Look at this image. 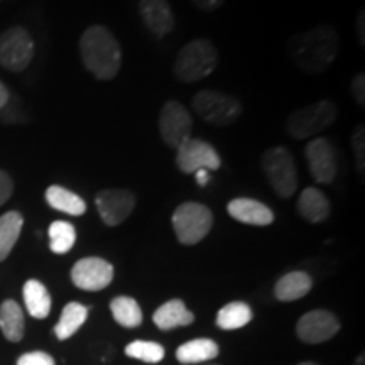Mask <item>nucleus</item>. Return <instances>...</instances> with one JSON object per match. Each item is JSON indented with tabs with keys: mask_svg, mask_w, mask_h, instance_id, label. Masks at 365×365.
Returning a JSON list of instances; mask_svg holds the SVG:
<instances>
[{
	"mask_svg": "<svg viewBox=\"0 0 365 365\" xmlns=\"http://www.w3.org/2000/svg\"><path fill=\"white\" fill-rule=\"evenodd\" d=\"M291 61L308 75H318L331 66L340 48V38L335 27L319 24L313 29L291 36L287 41Z\"/></svg>",
	"mask_w": 365,
	"mask_h": 365,
	"instance_id": "nucleus-1",
	"label": "nucleus"
},
{
	"mask_svg": "<svg viewBox=\"0 0 365 365\" xmlns=\"http://www.w3.org/2000/svg\"><path fill=\"white\" fill-rule=\"evenodd\" d=\"M80 56L83 66L100 81H110L120 71V44L105 26L93 24L83 31L80 38Z\"/></svg>",
	"mask_w": 365,
	"mask_h": 365,
	"instance_id": "nucleus-2",
	"label": "nucleus"
},
{
	"mask_svg": "<svg viewBox=\"0 0 365 365\" xmlns=\"http://www.w3.org/2000/svg\"><path fill=\"white\" fill-rule=\"evenodd\" d=\"M218 53L212 41L193 39L185 44L175 59V76L182 83H196L215 71Z\"/></svg>",
	"mask_w": 365,
	"mask_h": 365,
	"instance_id": "nucleus-3",
	"label": "nucleus"
},
{
	"mask_svg": "<svg viewBox=\"0 0 365 365\" xmlns=\"http://www.w3.org/2000/svg\"><path fill=\"white\" fill-rule=\"evenodd\" d=\"M336 113L339 112L335 103L330 100H319L289 113L286 120V132L298 140L312 139L335 124Z\"/></svg>",
	"mask_w": 365,
	"mask_h": 365,
	"instance_id": "nucleus-4",
	"label": "nucleus"
},
{
	"mask_svg": "<svg viewBox=\"0 0 365 365\" xmlns=\"http://www.w3.org/2000/svg\"><path fill=\"white\" fill-rule=\"evenodd\" d=\"M262 171L274 193L281 198H291L298 188V170L293 154L282 145L267 149L261 159Z\"/></svg>",
	"mask_w": 365,
	"mask_h": 365,
	"instance_id": "nucleus-5",
	"label": "nucleus"
},
{
	"mask_svg": "<svg viewBox=\"0 0 365 365\" xmlns=\"http://www.w3.org/2000/svg\"><path fill=\"white\" fill-rule=\"evenodd\" d=\"M196 115L215 127H227L239 120L242 103L232 95L217 90H202L191 98Z\"/></svg>",
	"mask_w": 365,
	"mask_h": 365,
	"instance_id": "nucleus-6",
	"label": "nucleus"
},
{
	"mask_svg": "<svg viewBox=\"0 0 365 365\" xmlns=\"http://www.w3.org/2000/svg\"><path fill=\"white\" fill-rule=\"evenodd\" d=\"M213 225V213L202 203L186 202L173 213V228L178 242L182 245H196L210 234Z\"/></svg>",
	"mask_w": 365,
	"mask_h": 365,
	"instance_id": "nucleus-7",
	"label": "nucleus"
},
{
	"mask_svg": "<svg viewBox=\"0 0 365 365\" xmlns=\"http://www.w3.org/2000/svg\"><path fill=\"white\" fill-rule=\"evenodd\" d=\"M34 58V41L29 31L16 26L0 36V66L12 73L24 71Z\"/></svg>",
	"mask_w": 365,
	"mask_h": 365,
	"instance_id": "nucleus-8",
	"label": "nucleus"
},
{
	"mask_svg": "<svg viewBox=\"0 0 365 365\" xmlns=\"http://www.w3.org/2000/svg\"><path fill=\"white\" fill-rule=\"evenodd\" d=\"M158 125L163 143L176 150L182 143L191 139L193 117L178 100H168L159 112Z\"/></svg>",
	"mask_w": 365,
	"mask_h": 365,
	"instance_id": "nucleus-9",
	"label": "nucleus"
},
{
	"mask_svg": "<svg viewBox=\"0 0 365 365\" xmlns=\"http://www.w3.org/2000/svg\"><path fill=\"white\" fill-rule=\"evenodd\" d=\"M176 166L185 175H195L198 170H218L222 166V159L212 144L191 137L176 149Z\"/></svg>",
	"mask_w": 365,
	"mask_h": 365,
	"instance_id": "nucleus-10",
	"label": "nucleus"
},
{
	"mask_svg": "<svg viewBox=\"0 0 365 365\" xmlns=\"http://www.w3.org/2000/svg\"><path fill=\"white\" fill-rule=\"evenodd\" d=\"M309 175L318 185H331L336 178V154L331 140L314 137L304 149Z\"/></svg>",
	"mask_w": 365,
	"mask_h": 365,
	"instance_id": "nucleus-11",
	"label": "nucleus"
},
{
	"mask_svg": "<svg viewBox=\"0 0 365 365\" xmlns=\"http://www.w3.org/2000/svg\"><path fill=\"white\" fill-rule=\"evenodd\" d=\"M98 215L105 225L117 227L124 223L135 208V195L130 190H102L95 198Z\"/></svg>",
	"mask_w": 365,
	"mask_h": 365,
	"instance_id": "nucleus-12",
	"label": "nucleus"
},
{
	"mask_svg": "<svg viewBox=\"0 0 365 365\" xmlns=\"http://www.w3.org/2000/svg\"><path fill=\"white\" fill-rule=\"evenodd\" d=\"M113 279V266L102 257L80 259L71 269L73 284L83 291H102Z\"/></svg>",
	"mask_w": 365,
	"mask_h": 365,
	"instance_id": "nucleus-13",
	"label": "nucleus"
},
{
	"mask_svg": "<svg viewBox=\"0 0 365 365\" xmlns=\"http://www.w3.org/2000/svg\"><path fill=\"white\" fill-rule=\"evenodd\" d=\"M340 330V322L335 314L327 309H313L299 318L296 331L304 344H323L331 336H335Z\"/></svg>",
	"mask_w": 365,
	"mask_h": 365,
	"instance_id": "nucleus-14",
	"label": "nucleus"
},
{
	"mask_svg": "<svg viewBox=\"0 0 365 365\" xmlns=\"http://www.w3.org/2000/svg\"><path fill=\"white\" fill-rule=\"evenodd\" d=\"M139 16L144 26L158 38H164L175 29V14L168 0H139Z\"/></svg>",
	"mask_w": 365,
	"mask_h": 365,
	"instance_id": "nucleus-15",
	"label": "nucleus"
},
{
	"mask_svg": "<svg viewBox=\"0 0 365 365\" xmlns=\"http://www.w3.org/2000/svg\"><path fill=\"white\" fill-rule=\"evenodd\" d=\"M227 212L234 220L254 227H267L274 222L272 210L257 200L235 198L227 205Z\"/></svg>",
	"mask_w": 365,
	"mask_h": 365,
	"instance_id": "nucleus-16",
	"label": "nucleus"
},
{
	"mask_svg": "<svg viewBox=\"0 0 365 365\" xmlns=\"http://www.w3.org/2000/svg\"><path fill=\"white\" fill-rule=\"evenodd\" d=\"M153 322L159 330L168 331L173 328L188 327L195 322V314L186 308L181 299H171L159 307L153 314Z\"/></svg>",
	"mask_w": 365,
	"mask_h": 365,
	"instance_id": "nucleus-17",
	"label": "nucleus"
},
{
	"mask_svg": "<svg viewBox=\"0 0 365 365\" xmlns=\"http://www.w3.org/2000/svg\"><path fill=\"white\" fill-rule=\"evenodd\" d=\"M298 212L309 223L325 222L328 215H330V202H328L327 195L323 191L309 186V188H304L303 193L299 195Z\"/></svg>",
	"mask_w": 365,
	"mask_h": 365,
	"instance_id": "nucleus-18",
	"label": "nucleus"
},
{
	"mask_svg": "<svg viewBox=\"0 0 365 365\" xmlns=\"http://www.w3.org/2000/svg\"><path fill=\"white\" fill-rule=\"evenodd\" d=\"M313 287V279L303 271L287 272L276 282L274 294L279 301H296L304 298Z\"/></svg>",
	"mask_w": 365,
	"mask_h": 365,
	"instance_id": "nucleus-19",
	"label": "nucleus"
},
{
	"mask_svg": "<svg viewBox=\"0 0 365 365\" xmlns=\"http://www.w3.org/2000/svg\"><path fill=\"white\" fill-rule=\"evenodd\" d=\"M22 294H24L26 309L31 317L36 319L48 318V314L51 313V294L43 282L38 279L26 281Z\"/></svg>",
	"mask_w": 365,
	"mask_h": 365,
	"instance_id": "nucleus-20",
	"label": "nucleus"
},
{
	"mask_svg": "<svg viewBox=\"0 0 365 365\" xmlns=\"http://www.w3.org/2000/svg\"><path fill=\"white\" fill-rule=\"evenodd\" d=\"M46 202L58 212L68 213L71 217H81L86 212L85 200L63 186L53 185L46 190Z\"/></svg>",
	"mask_w": 365,
	"mask_h": 365,
	"instance_id": "nucleus-21",
	"label": "nucleus"
},
{
	"mask_svg": "<svg viewBox=\"0 0 365 365\" xmlns=\"http://www.w3.org/2000/svg\"><path fill=\"white\" fill-rule=\"evenodd\" d=\"M220 354V349L213 340L210 339H196L182 344L176 350V359L180 364H202L210 362V360L217 359Z\"/></svg>",
	"mask_w": 365,
	"mask_h": 365,
	"instance_id": "nucleus-22",
	"label": "nucleus"
},
{
	"mask_svg": "<svg viewBox=\"0 0 365 365\" xmlns=\"http://www.w3.org/2000/svg\"><path fill=\"white\" fill-rule=\"evenodd\" d=\"M24 313L19 304L14 299H6L2 304H0V330H2L4 336L9 341H17L22 340L24 336Z\"/></svg>",
	"mask_w": 365,
	"mask_h": 365,
	"instance_id": "nucleus-23",
	"label": "nucleus"
},
{
	"mask_svg": "<svg viewBox=\"0 0 365 365\" xmlns=\"http://www.w3.org/2000/svg\"><path fill=\"white\" fill-rule=\"evenodd\" d=\"M24 218L19 212L11 210L0 217V262H4L11 255L14 245L19 240Z\"/></svg>",
	"mask_w": 365,
	"mask_h": 365,
	"instance_id": "nucleus-24",
	"label": "nucleus"
},
{
	"mask_svg": "<svg viewBox=\"0 0 365 365\" xmlns=\"http://www.w3.org/2000/svg\"><path fill=\"white\" fill-rule=\"evenodd\" d=\"M86 318H88V308L81 303H68L54 327V335L58 336V340H68L83 327Z\"/></svg>",
	"mask_w": 365,
	"mask_h": 365,
	"instance_id": "nucleus-25",
	"label": "nucleus"
},
{
	"mask_svg": "<svg viewBox=\"0 0 365 365\" xmlns=\"http://www.w3.org/2000/svg\"><path fill=\"white\" fill-rule=\"evenodd\" d=\"M112 317L120 327L137 328L143 323L144 314L139 303L130 296H117L110 301Z\"/></svg>",
	"mask_w": 365,
	"mask_h": 365,
	"instance_id": "nucleus-26",
	"label": "nucleus"
},
{
	"mask_svg": "<svg viewBox=\"0 0 365 365\" xmlns=\"http://www.w3.org/2000/svg\"><path fill=\"white\" fill-rule=\"evenodd\" d=\"M252 309L247 303L234 301L223 307L217 314V325L222 330H237V328L245 327L252 319Z\"/></svg>",
	"mask_w": 365,
	"mask_h": 365,
	"instance_id": "nucleus-27",
	"label": "nucleus"
},
{
	"mask_svg": "<svg viewBox=\"0 0 365 365\" xmlns=\"http://www.w3.org/2000/svg\"><path fill=\"white\" fill-rule=\"evenodd\" d=\"M49 249L54 254H66L70 252L76 242V230L70 222H53L49 225Z\"/></svg>",
	"mask_w": 365,
	"mask_h": 365,
	"instance_id": "nucleus-28",
	"label": "nucleus"
},
{
	"mask_svg": "<svg viewBox=\"0 0 365 365\" xmlns=\"http://www.w3.org/2000/svg\"><path fill=\"white\" fill-rule=\"evenodd\" d=\"M164 349L163 345L156 344V341H143L135 340L125 346V355L130 359L143 360L148 364H159L164 359Z\"/></svg>",
	"mask_w": 365,
	"mask_h": 365,
	"instance_id": "nucleus-29",
	"label": "nucleus"
},
{
	"mask_svg": "<svg viewBox=\"0 0 365 365\" xmlns=\"http://www.w3.org/2000/svg\"><path fill=\"white\" fill-rule=\"evenodd\" d=\"M352 150L355 163H357V170L360 176H364L365 170V127L360 124L352 132Z\"/></svg>",
	"mask_w": 365,
	"mask_h": 365,
	"instance_id": "nucleus-30",
	"label": "nucleus"
},
{
	"mask_svg": "<svg viewBox=\"0 0 365 365\" xmlns=\"http://www.w3.org/2000/svg\"><path fill=\"white\" fill-rule=\"evenodd\" d=\"M17 365H56V362L49 354L29 352L17 359Z\"/></svg>",
	"mask_w": 365,
	"mask_h": 365,
	"instance_id": "nucleus-31",
	"label": "nucleus"
},
{
	"mask_svg": "<svg viewBox=\"0 0 365 365\" xmlns=\"http://www.w3.org/2000/svg\"><path fill=\"white\" fill-rule=\"evenodd\" d=\"M350 90H352L355 103H357L360 108H364L365 107V75L364 73H359V75L354 76L352 85H350Z\"/></svg>",
	"mask_w": 365,
	"mask_h": 365,
	"instance_id": "nucleus-32",
	"label": "nucleus"
},
{
	"mask_svg": "<svg viewBox=\"0 0 365 365\" xmlns=\"http://www.w3.org/2000/svg\"><path fill=\"white\" fill-rule=\"evenodd\" d=\"M14 193V181L7 171L0 170V207L6 205Z\"/></svg>",
	"mask_w": 365,
	"mask_h": 365,
	"instance_id": "nucleus-33",
	"label": "nucleus"
},
{
	"mask_svg": "<svg viewBox=\"0 0 365 365\" xmlns=\"http://www.w3.org/2000/svg\"><path fill=\"white\" fill-rule=\"evenodd\" d=\"M191 4L202 12H215L225 4V0H191Z\"/></svg>",
	"mask_w": 365,
	"mask_h": 365,
	"instance_id": "nucleus-34",
	"label": "nucleus"
},
{
	"mask_svg": "<svg viewBox=\"0 0 365 365\" xmlns=\"http://www.w3.org/2000/svg\"><path fill=\"white\" fill-rule=\"evenodd\" d=\"M365 11L362 9V11L359 12V17H357V33H359V39H360V46H365Z\"/></svg>",
	"mask_w": 365,
	"mask_h": 365,
	"instance_id": "nucleus-35",
	"label": "nucleus"
},
{
	"mask_svg": "<svg viewBox=\"0 0 365 365\" xmlns=\"http://www.w3.org/2000/svg\"><path fill=\"white\" fill-rule=\"evenodd\" d=\"M9 98H11V91H9L7 86L4 85L2 81H0V110H2V108L6 107L7 102H9Z\"/></svg>",
	"mask_w": 365,
	"mask_h": 365,
	"instance_id": "nucleus-36",
	"label": "nucleus"
},
{
	"mask_svg": "<svg viewBox=\"0 0 365 365\" xmlns=\"http://www.w3.org/2000/svg\"><path fill=\"white\" fill-rule=\"evenodd\" d=\"M195 180L200 186H207L210 181V173L207 170H198L195 173Z\"/></svg>",
	"mask_w": 365,
	"mask_h": 365,
	"instance_id": "nucleus-37",
	"label": "nucleus"
},
{
	"mask_svg": "<svg viewBox=\"0 0 365 365\" xmlns=\"http://www.w3.org/2000/svg\"><path fill=\"white\" fill-rule=\"evenodd\" d=\"M298 365H318V364H313V362H301Z\"/></svg>",
	"mask_w": 365,
	"mask_h": 365,
	"instance_id": "nucleus-38",
	"label": "nucleus"
},
{
	"mask_svg": "<svg viewBox=\"0 0 365 365\" xmlns=\"http://www.w3.org/2000/svg\"><path fill=\"white\" fill-rule=\"evenodd\" d=\"M207 365H217V364H207Z\"/></svg>",
	"mask_w": 365,
	"mask_h": 365,
	"instance_id": "nucleus-39",
	"label": "nucleus"
},
{
	"mask_svg": "<svg viewBox=\"0 0 365 365\" xmlns=\"http://www.w3.org/2000/svg\"><path fill=\"white\" fill-rule=\"evenodd\" d=\"M0 2H2V0H0Z\"/></svg>",
	"mask_w": 365,
	"mask_h": 365,
	"instance_id": "nucleus-40",
	"label": "nucleus"
}]
</instances>
